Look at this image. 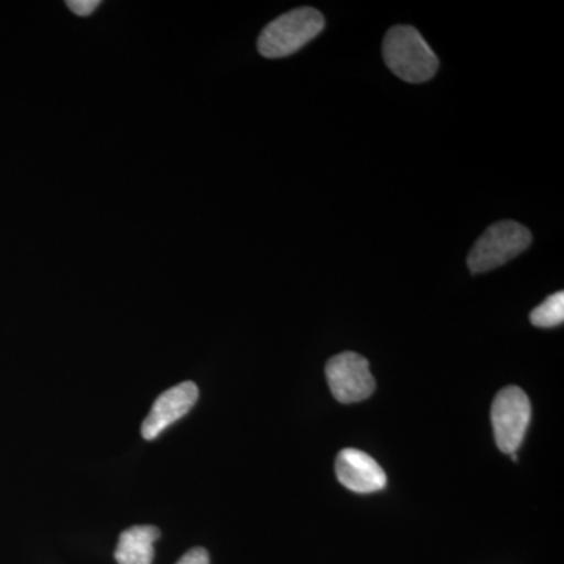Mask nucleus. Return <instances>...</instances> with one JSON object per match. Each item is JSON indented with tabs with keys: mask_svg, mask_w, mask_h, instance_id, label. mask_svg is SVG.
<instances>
[{
	"mask_svg": "<svg viewBox=\"0 0 564 564\" xmlns=\"http://www.w3.org/2000/svg\"><path fill=\"white\" fill-rule=\"evenodd\" d=\"M386 65L397 77L410 84L432 79L440 61L430 44L411 25H397L386 35L383 44Z\"/></svg>",
	"mask_w": 564,
	"mask_h": 564,
	"instance_id": "f257e3e1",
	"label": "nucleus"
},
{
	"mask_svg": "<svg viewBox=\"0 0 564 564\" xmlns=\"http://www.w3.org/2000/svg\"><path fill=\"white\" fill-rule=\"evenodd\" d=\"M325 20L321 11L302 7L282 14L263 29L258 40L262 57L282 58L295 54L321 35Z\"/></svg>",
	"mask_w": 564,
	"mask_h": 564,
	"instance_id": "f03ea898",
	"label": "nucleus"
},
{
	"mask_svg": "<svg viewBox=\"0 0 564 564\" xmlns=\"http://www.w3.org/2000/svg\"><path fill=\"white\" fill-rule=\"evenodd\" d=\"M532 243V232L521 223L505 220L489 226L467 258L470 272L486 273L505 265Z\"/></svg>",
	"mask_w": 564,
	"mask_h": 564,
	"instance_id": "7ed1b4c3",
	"label": "nucleus"
},
{
	"mask_svg": "<svg viewBox=\"0 0 564 564\" xmlns=\"http://www.w3.org/2000/svg\"><path fill=\"white\" fill-rule=\"evenodd\" d=\"M532 419L529 395L518 386H508L497 393L492 402L491 421L497 447L503 454L519 451Z\"/></svg>",
	"mask_w": 564,
	"mask_h": 564,
	"instance_id": "20e7f679",
	"label": "nucleus"
},
{
	"mask_svg": "<svg viewBox=\"0 0 564 564\" xmlns=\"http://www.w3.org/2000/svg\"><path fill=\"white\" fill-rule=\"evenodd\" d=\"M326 380L337 402L351 404L369 399L377 388L369 361L358 352L345 351L326 364Z\"/></svg>",
	"mask_w": 564,
	"mask_h": 564,
	"instance_id": "39448f33",
	"label": "nucleus"
},
{
	"mask_svg": "<svg viewBox=\"0 0 564 564\" xmlns=\"http://www.w3.org/2000/svg\"><path fill=\"white\" fill-rule=\"evenodd\" d=\"M198 386L192 381L176 384L169 389L152 404L151 413L144 419L141 425V434L144 440L152 441L169 429L174 422L180 421L185 414L191 413L195 403L198 402Z\"/></svg>",
	"mask_w": 564,
	"mask_h": 564,
	"instance_id": "423d86ee",
	"label": "nucleus"
},
{
	"mask_svg": "<svg viewBox=\"0 0 564 564\" xmlns=\"http://www.w3.org/2000/svg\"><path fill=\"white\" fill-rule=\"evenodd\" d=\"M336 475L340 485L358 494L378 492L388 484L383 467L358 448H345L337 455Z\"/></svg>",
	"mask_w": 564,
	"mask_h": 564,
	"instance_id": "0eeeda50",
	"label": "nucleus"
},
{
	"mask_svg": "<svg viewBox=\"0 0 564 564\" xmlns=\"http://www.w3.org/2000/svg\"><path fill=\"white\" fill-rule=\"evenodd\" d=\"M161 538V530L152 525H135L121 533L115 560L118 564H152L154 543Z\"/></svg>",
	"mask_w": 564,
	"mask_h": 564,
	"instance_id": "6e6552de",
	"label": "nucleus"
},
{
	"mask_svg": "<svg viewBox=\"0 0 564 564\" xmlns=\"http://www.w3.org/2000/svg\"><path fill=\"white\" fill-rule=\"evenodd\" d=\"M564 321V293L562 291L549 296L544 303L534 307L530 322L538 328H555Z\"/></svg>",
	"mask_w": 564,
	"mask_h": 564,
	"instance_id": "1a4fd4ad",
	"label": "nucleus"
},
{
	"mask_svg": "<svg viewBox=\"0 0 564 564\" xmlns=\"http://www.w3.org/2000/svg\"><path fill=\"white\" fill-rule=\"evenodd\" d=\"M99 6H101L99 0H68V2H66V7H68L73 13H76L77 17L82 18L90 17Z\"/></svg>",
	"mask_w": 564,
	"mask_h": 564,
	"instance_id": "9d476101",
	"label": "nucleus"
},
{
	"mask_svg": "<svg viewBox=\"0 0 564 564\" xmlns=\"http://www.w3.org/2000/svg\"><path fill=\"white\" fill-rule=\"evenodd\" d=\"M176 564H210L209 554L206 549L195 547L188 551L187 554L182 556Z\"/></svg>",
	"mask_w": 564,
	"mask_h": 564,
	"instance_id": "9b49d317",
	"label": "nucleus"
}]
</instances>
